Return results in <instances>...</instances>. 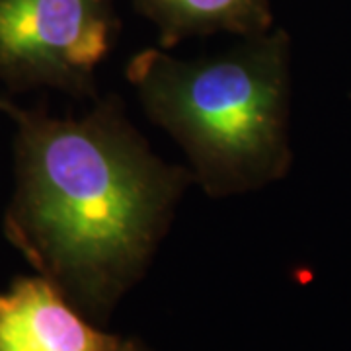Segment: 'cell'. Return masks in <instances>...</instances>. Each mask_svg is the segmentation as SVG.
<instances>
[{
	"mask_svg": "<svg viewBox=\"0 0 351 351\" xmlns=\"http://www.w3.org/2000/svg\"><path fill=\"white\" fill-rule=\"evenodd\" d=\"M119 339L92 324L49 277H22L0 293V351H113Z\"/></svg>",
	"mask_w": 351,
	"mask_h": 351,
	"instance_id": "obj_4",
	"label": "cell"
},
{
	"mask_svg": "<svg viewBox=\"0 0 351 351\" xmlns=\"http://www.w3.org/2000/svg\"><path fill=\"white\" fill-rule=\"evenodd\" d=\"M125 80L149 121L182 151L193 186L207 197L256 193L289 174L291 41L285 32L267 29L195 59L143 49L127 61Z\"/></svg>",
	"mask_w": 351,
	"mask_h": 351,
	"instance_id": "obj_2",
	"label": "cell"
},
{
	"mask_svg": "<svg viewBox=\"0 0 351 351\" xmlns=\"http://www.w3.org/2000/svg\"><path fill=\"white\" fill-rule=\"evenodd\" d=\"M112 0H0V78L96 98L112 55Z\"/></svg>",
	"mask_w": 351,
	"mask_h": 351,
	"instance_id": "obj_3",
	"label": "cell"
},
{
	"mask_svg": "<svg viewBox=\"0 0 351 351\" xmlns=\"http://www.w3.org/2000/svg\"><path fill=\"white\" fill-rule=\"evenodd\" d=\"M141 4L160 27L164 49L217 32L250 38L267 32L271 24L265 0H141Z\"/></svg>",
	"mask_w": 351,
	"mask_h": 351,
	"instance_id": "obj_5",
	"label": "cell"
},
{
	"mask_svg": "<svg viewBox=\"0 0 351 351\" xmlns=\"http://www.w3.org/2000/svg\"><path fill=\"white\" fill-rule=\"evenodd\" d=\"M113 351H151V350H149V348H145V346H143L141 341H137V339L121 338Z\"/></svg>",
	"mask_w": 351,
	"mask_h": 351,
	"instance_id": "obj_6",
	"label": "cell"
},
{
	"mask_svg": "<svg viewBox=\"0 0 351 351\" xmlns=\"http://www.w3.org/2000/svg\"><path fill=\"white\" fill-rule=\"evenodd\" d=\"M18 125L14 240L88 318L135 287L193 186L131 121L117 94L80 117L8 108Z\"/></svg>",
	"mask_w": 351,
	"mask_h": 351,
	"instance_id": "obj_1",
	"label": "cell"
}]
</instances>
